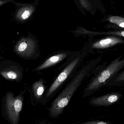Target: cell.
<instances>
[{
  "mask_svg": "<svg viewBox=\"0 0 124 124\" xmlns=\"http://www.w3.org/2000/svg\"><path fill=\"white\" fill-rule=\"evenodd\" d=\"M124 43V40L120 38L110 36L101 39L93 43L90 46V49H104L112 47L118 44Z\"/></svg>",
  "mask_w": 124,
  "mask_h": 124,
  "instance_id": "cell-11",
  "label": "cell"
},
{
  "mask_svg": "<svg viewBox=\"0 0 124 124\" xmlns=\"http://www.w3.org/2000/svg\"><path fill=\"white\" fill-rule=\"evenodd\" d=\"M10 3L14 4L16 6L13 18L17 23H23L26 22L34 12L35 7L32 4L18 3L15 0H12Z\"/></svg>",
  "mask_w": 124,
  "mask_h": 124,
  "instance_id": "cell-8",
  "label": "cell"
},
{
  "mask_svg": "<svg viewBox=\"0 0 124 124\" xmlns=\"http://www.w3.org/2000/svg\"><path fill=\"white\" fill-rule=\"evenodd\" d=\"M124 86V68L114 76L108 82L106 86L121 87Z\"/></svg>",
  "mask_w": 124,
  "mask_h": 124,
  "instance_id": "cell-12",
  "label": "cell"
},
{
  "mask_svg": "<svg viewBox=\"0 0 124 124\" xmlns=\"http://www.w3.org/2000/svg\"><path fill=\"white\" fill-rule=\"evenodd\" d=\"M0 67V74L5 78L9 81H14L19 82L22 81L23 75L22 67L17 63L14 62L3 63Z\"/></svg>",
  "mask_w": 124,
  "mask_h": 124,
  "instance_id": "cell-6",
  "label": "cell"
},
{
  "mask_svg": "<svg viewBox=\"0 0 124 124\" xmlns=\"http://www.w3.org/2000/svg\"><path fill=\"white\" fill-rule=\"evenodd\" d=\"M122 95L118 92H113L90 99L89 103L95 107H108L118 103Z\"/></svg>",
  "mask_w": 124,
  "mask_h": 124,
  "instance_id": "cell-7",
  "label": "cell"
},
{
  "mask_svg": "<svg viewBox=\"0 0 124 124\" xmlns=\"http://www.w3.org/2000/svg\"><path fill=\"white\" fill-rule=\"evenodd\" d=\"M106 20L111 23L116 24L121 27L124 28V18L117 16H110Z\"/></svg>",
  "mask_w": 124,
  "mask_h": 124,
  "instance_id": "cell-13",
  "label": "cell"
},
{
  "mask_svg": "<svg viewBox=\"0 0 124 124\" xmlns=\"http://www.w3.org/2000/svg\"><path fill=\"white\" fill-rule=\"evenodd\" d=\"M23 100V94L15 97L11 92L7 94L5 98V110L7 116L12 124H16L19 122Z\"/></svg>",
  "mask_w": 124,
  "mask_h": 124,
  "instance_id": "cell-5",
  "label": "cell"
},
{
  "mask_svg": "<svg viewBox=\"0 0 124 124\" xmlns=\"http://www.w3.org/2000/svg\"><path fill=\"white\" fill-rule=\"evenodd\" d=\"M112 122L106 121H101V120H95L90 121L82 123L84 124H111Z\"/></svg>",
  "mask_w": 124,
  "mask_h": 124,
  "instance_id": "cell-15",
  "label": "cell"
},
{
  "mask_svg": "<svg viewBox=\"0 0 124 124\" xmlns=\"http://www.w3.org/2000/svg\"><path fill=\"white\" fill-rule=\"evenodd\" d=\"M46 81L43 79L36 81L32 84L31 89V99L33 105L41 104L42 99L46 92Z\"/></svg>",
  "mask_w": 124,
  "mask_h": 124,
  "instance_id": "cell-10",
  "label": "cell"
},
{
  "mask_svg": "<svg viewBox=\"0 0 124 124\" xmlns=\"http://www.w3.org/2000/svg\"><path fill=\"white\" fill-rule=\"evenodd\" d=\"M102 58V57L100 56L87 61L76 71L62 92L52 103L48 109L49 117L56 119L62 115L83 82L94 74L95 68Z\"/></svg>",
  "mask_w": 124,
  "mask_h": 124,
  "instance_id": "cell-1",
  "label": "cell"
},
{
  "mask_svg": "<svg viewBox=\"0 0 124 124\" xmlns=\"http://www.w3.org/2000/svg\"><path fill=\"white\" fill-rule=\"evenodd\" d=\"M12 0H0V7L3 6L4 5L7 3H10Z\"/></svg>",
  "mask_w": 124,
  "mask_h": 124,
  "instance_id": "cell-16",
  "label": "cell"
},
{
  "mask_svg": "<svg viewBox=\"0 0 124 124\" xmlns=\"http://www.w3.org/2000/svg\"><path fill=\"white\" fill-rule=\"evenodd\" d=\"M14 51L25 59H36L40 54L36 41L29 36L19 39L15 46Z\"/></svg>",
  "mask_w": 124,
  "mask_h": 124,
  "instance_id": "cell-4",
  "label": "cell"
},
{
  "mask_svg": "<svg viewBox=\"0 0 124 124\" xmlns=\"http://www.w3.org/2000/svg\"><path fill=\"white\" fill-rule=\"evenodd\" d=\"M87 50L85 49L73 54L68 58L64 68L60 73L50 87L46 91L41 104L45 105L54 97L64 83L73 77L81 66L87 55Z\"/></svg>",
  "mask_w": 124,
  "mask_h": 124,
  "instance_id": "cell-3",
  "label": "cell"
},
{
  "mask_svg": "<svg viewBox=\"0 0 124 124\" xmlns=\"http://www.w3.org/2000/svg\"><path fill=\"white\" fill-rule=\"evenodd\" d=\"M94 33L97 35H111L124 37V31L123 30L107 32H95Z\"/></svg>",
  "mask_w": 124,
  "mask_h": 124,
  "instance_id": "cell-14",
  "label": "cell"
},
{
  "mask_svg": "<svg viewBox=\"0 0 124 124\" xmlns=\"http://www.w3.org/2000/svg\"><path fill=\"white\" fill-rule=\"evenodd\" d=\"M73 52L69 51L59 52L47 58L41 64L37 66L34 71L38 72L52 67L70 57Z\"/></svg>",
  "mask_w": 124,
  "mask_h": 124,
  "instance_id": "cell-9",
  "label": "cell"
},
{
  "mask_svg": "<svg viewBox=\"0 0 124 124\" xmlns=\"http://www.w3.org/2000/svg\"><path fill=\"white\" fill-rule=\"evenodd\" d=\"M119 56L106 66L105 63L95 68L93 76L83 91V98L93 94L106 86L107 82L124 68V58Z\"/></svg>",
  "mask_w": 124,
  "mask_h": 124,
  "instance_id": "cell-2",
  "label": "cell"
}]
</instances>
